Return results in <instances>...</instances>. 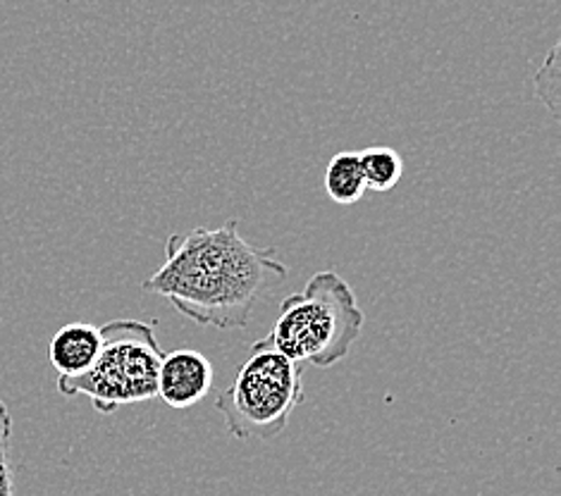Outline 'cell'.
Here are the masks:
<instances>
[{
  "instance_id": "obj_1",
  "label": "cell",
  "mask_w": 561,
  "mask_h": 496,
  "mask_svg": "<svg viewBox=\"0 0 561 496\" xmlns=\"http://www.w3.org/2000/svg\"><path fill=\"white\" fill-rule=\"evenodd\" d=\"M287 275L289 267L273 249L251 246L239 222L227 220L216 230L172 234L163 265L141 287L196 325L244 330L259 301Z\"/></svg>"
},
{
  "instance_id": "obj_10",
  "label": "cell",
  "mask_w": 561,
  "mask_h": 496,
  "mask_svg": "<svg viewBox=\"0 0 561 496\" xmlns=\"http://www.w3.org/2000/svg\"><path fill=\"white\" fill-rule=\"evenodd\" d=\"M10 441H12V415L0 399V496H15V475L10 463Z\"/></svg>"
},
{
  "instance_id": "obj_9",
  "label": "cell",
  "mask_w": 561,
  "mask_h": 496,
  "mask_svg": "<svg viewBox=\"0 0 561 496\" xmlns=\"http://www.w3.org/2000/svg\"><path fill=\"white\" fill-rule=\"evenodd\" d=\"M559 79H561L559 44H554L550 53H547L542 67L536 72V93L538 99L547 105V111L552 113V117H559V93H561Z\"/></svg>"
},
{
  "instance_id": "obj_2",
  "label": "cell",
  "mask_w": 561,
  "mask_h": 496,
  "mask_svg": "<svg viewBox=\"0 0 561 496\" xmlns=\"http://www.w3.org/2000/svg\"><path fill=\"white\" fill-rule=\"evenodd\" d=\"M364 325L366 313L350 281L335 270H320L299 293L279 303L265 339L304 368H332L350 356Z\"/></svg>"
},
{
  "instance_id": "obj_3",
  "label": "cell",
  "mask_w": 561,
  "mask_h": 496,
  "mask_svg": "<svg viewBox=\"0 0 561 496\" xmlns=\"http://www.w3.org/2000/svg\"><path fill=\"white\" fill-rule=\"evenodd\" d=\"M304 401V366L261 339L251 344L232 384L218 396L216 411L234 439H275Z\"/></svg>"
},
{
  "instance_id": "obj_7",
  "label": "cell",
  "mask_w": 561,
  "mask_h": 496,
  "mask_svg": "<svg viewBox=\"0 0 561 496\" xmlns=\"http://www.w3.org/2000/svg\"><path fill=\"white\" fill-rule=\"evenodd\" d=\"M325 192L337 206L358 204L366 189L358 151H340L325 168Z\"/></svg>"
},
{
  "instance_id": "obj_4",
  "label": "cell",
  "mask_w": 561,
  "mask_h": 496,
  "mask_svg": "<svg viewBox=\"0 0 561 496\" xmlns=\"http://www.w3.org/2000/svg\"><path fill=\"white\" fill-rule=\"evenodd\" d=\"M101 351L93 366L77 378H58L62 396H84L101 415L156 399L163 348L151 323L111 320L101 327Z\"/></svg>"
},
{
  "instance_id": "obj_6",
  "label": "cell",
  "mask_w": 561,
  "mask_h": 496,
  "mask_svg": "<svg viewBox=\"0 0 561 496\" xmlns=\"http://www.w3.org/2000/svg\"><path fill=\"white\" fill-rule=\"evenodd\" d=\"M101 327L91 323H70L56 332L50 339L48 358L58 370V378H77L84 374L101 351Z\"/></svg>"
},
{
  "instance_id": "obj_5",
  "label": "cell",
  "mask_w": 561,
  "mask_h": 496,
  "mask_svg": "<svg viewBox=\"0 0 561 496\" xmlns=\"http://www.w3.org/2000/svg\"><path fill=\"white\" fill-rule=\"evenodd\" d=\"M213 382H216V370L202 351L178 348L160 360L156 399L175 411L192 408L206 399Z\"/></svg>"
},
{
  "instance_id": "obj_8",
  "label": "cell",
  "mask_w": 561,
  "mask_h": 496,
  "mask_svg": "<svg viewBox=\"0 0 561 496\" xmlns=\"http://www.w3.org/2000/svg\"><path fill=\"white\" fill-rule=\"evenodd\" d=\"M358 160L366 189L370 192H392L404 177V158L390 146H370L358 151Z\"/></svg>"
}]
</instances>
